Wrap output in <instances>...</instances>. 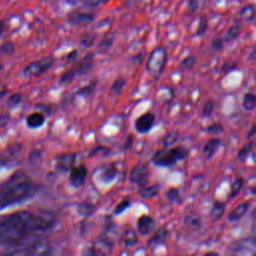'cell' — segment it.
I'll use <instances>...</instances> for the list:
<instances>
[{"label": "cell", "mask_w": 256, "mask_h": 256, "mask_svg": "<svg viewBox=\"0 0 256 256\" xmlns=\"http://www.w3.org/2000/svg\"><path fill=\"white\" fill-rule=\"evenodd\" d=\"M1 256H8L7 254H4V255H1Z\"/></svg>", "instance_id": "43"}, {"label": "cell", "mask_w": 256, "mask_h": 256, "mask_svg": "<svg viewBox=\"0 0 256 256\" xmlns=\"http://www.w3.org/2000/svg\"><path fill=\"white\" fill-rule=\"evenodd\" d=\"M243 107L246 110H253L256 107V95L246 93L243 97Z\"/></svg>", "instance_id": "20"}, {"label": "cell", "mask_w": 256, "mask_h": 256, "mask_svg": "<svg viewBox=\"0 0 256 256\" xmlns=\"http://www.w3.org/2000/svg\"><path fill=\"white\" fill-rule=\"evenodd\" d=\"M195 61H196L195 57H193V56H188V57H186V58L182 61V65L185 66V67H187V68H192V67L194 66Z\"/></svg>", "instance_id": "32"}, {"label": "cell", "mask_w": 256, "mask_h": 256, "mask_svg": "<svg viewBox=\"0 0 256 256\" xmlns=\"http://www.w3.org/2000/svg\"><path fill=\"white\" fill-rule=\"evenodd\" d=\"M160 190V186L159 185H152V186H148V187H142L139 190V195L142 198H152L155 197Z\"/></svg>", "instance_id": "16"}, {"label": "cell", "mask_w": 256, "mask_h": 256, "mask_svg": "<svg viewBox=\"0 0 256 256\" xmlns=\"http://www.w3.org/2000/svg\"><path fill=\"white\" fill-rule=\"evenodd\" d=\"M149 176V168L146 164H137L130 173V181L138 185H143Z\"/></svg>", "instance_id": "9"}, {"label": "cell", "mask_w": 256, "mask_h": 256, "mask_svg": "<svg viewBox=\"0 0 256 256\" xmlns=\"http://www.w3.org/2000/svg\"><path fill=\"white\" fill-rule=\"evenodd\" d=\"M234 256H256V238L254 236L238 241L233 250Z\"/></svg>", "instance_id": "6"}, {"label": "cell", "mask_w": 256, "mask_h": 256, "mask_svg": "<svg viewBox=\"0 0 256 256\" xmlns=\"http://www.w3.org/2000/svg\"><path fill=\"white\" fill-rule=\"evenodd\" d=\"M130 200L129 199H123L122 201H120L118 204H117V206L115 207V209H114V213L116 214V215H118V214H121L122 212H124L125 210H127L128 208L130 207Z\"/></svg>", "instance_id": "27"}, {"label": "cell", "mask_w": 256, "mask_h": 256, "mask_svg": "<svg viewBox=\"0 0 256 256\" xmlns=\"http://www.w3.org/2000/svg\"><path fill=\"white\" fill-rule=\"evenodd\" d=\"M37 191V184L26 173L15 172L0 187V211L32 198Z\"/></svg>", "instance_id": "2"}, {"label": "cell", "mask_w": 256, "mask_h": 256, "mask_svg": "<svg viewBox=\"0 0 256 256\" xmlns=\"http://www.w3.org/2000/svg\"><path fill=\"white\" fill-rule=\"evenodd\" d=\"M204 256H220L217 252H208Z\"/></svg>", "instance_id": "41"}, {"label": "cell", "mask_w": 256, "mask_h": 256, "mask_svg": "<svg viewBox=\"0 0 256 256\" xmlns=\"http://www.w3.org/2000/svg\"><path fill=\"white\" fill-rule=\"evenodd\" d=\"M206 29H207V19L205 17H202L200 19V21H199V25L197 27L195 35H202V34H204V32L206 31Z\"/></svg>", "instance_id": "28"}, {"label": "cell", "mask_w": 256, "mask_h": 256, "mask_svg": "<svg viewBox=\"0 0 256 256\" xmlns=\"http://www.w3.org/2000/svg\"><path fill=\"white\" fill-rule=\"evenodd\" d=\"M249 59L250 60H256V47H254L253 50L251 51V53L249 55Z\"/></svg>", "instance_id": "38"}, {"label": "cell", "mask_w": 256, "mask_h": 256, "mask_svg": "<svg viewBox=\"0 0 256 256\" xmlns=\"http://www.w3.org/2000/svg\"><path fill=\"white\" fill-rule=\"evenodd\" d=\"M220 145H221V140L219 138H212V139L208 140L203 148V153H204L205 157L207 159L211 158L216 153V151L218 150Z\"/></svg>", "instance_id": "15"}, {"label": "cell", "mask_w": 256, "mask_h": 256, "mask_svg": "<svg viewBox=\"0 0 256 256\" xmlns=\"http://www.w3.org/2000/svg\"><path fill=\"white\" fill-rule=\"evenodd\" d=\"M166 236H167V230H166L165 228H163V227L160 228V229H158V230L154 233L153 237H152L151 240H150V243H152V244L161 243L162 241L165 240Z\"/></svg>", "instance_id": "21"}, {"label": "cell", "mask_w": 256, "mask_h": 256, "mask_svg": "<svg viewBox=\"0 0 256 256\" xmlns=\"http://www.w3.org/2000/svg\"><path fill=\"white\" fill-rule=\"evenodd\" d=\"M155 222L149 215H142L137 221V229L141 235H148L154 228Z\"/></svg>", "instance_id": "10"}, {"label": "cell", "mask_w": 256, "mask_h": 256, "mask_svg": "<svg viewBox=\"0 0 256 256\" xmlns=\"http://www.w3.org/2000/svg\"><path fill=\"white\" fill-rule=\"evenodd\" d=\"M222 130V126L220 124H213L208 128V131L211 133H220Z\"/></svg>", "instance_id": "36"}, {"label": "cell", "mask_w": 256, "mask_h": 256, "mask_svg": "<svg viewBox=\"0 0 256 256\" xmlns=\"http://www.w3.org/2000/svg\"><path fill=\"white\" fill-rule=\"evenodd\" d=\"M124 83H125V82H124L122 79L116 80V81L113 83V85H112V91H114L115 93H120L121 90H122V88H123V86H124Z\"/></svg>", "instance_id": "33"}, {"label": "cell", "mask_w": 256, "mask_h": 256, "mask_svg": "<svg viewBox=\"0 0 256 256\" xmlns=\"http://www.w3.org/2000/svg\"><path fill=\"white\" fill-rule=\"evenodd\" d=\"M256 134V124H254L252 127H251V129H250V131H249V133H248V137L250 138V137H252L253 135H255Z\"/></svg>", "instance_id": "37"}, {"label": "cell", "mask_w": 256, "mask_h": 256, "mask_svg": "<svg viewBox=\"0 0 256 256\" xmlns=\"http://www.w3.org/2000/svg\"><path fill=\"white\" fill-rule=\"evenodd\" d=\"M188 156V150L184 147H173V148H162L154 153L152 156V161L157 166H172L180 160L185 159Z\"/></svg>", "instance_id": "3"}, {"label": "cell", "mask_w": 256, "mask_h": 256, "mask_svg": "<svg viewBox=\"0 0 256 256\" xmlns=\"http://www.w3.org/2000/svg\"><path fill=\"white\" fill-rule=\"evenodd\" d=\"M93 211V207L89 204H82V205H79L78 207V213L83 215V216H88L90 215Z\"/></svg>", "instance_id": "29"}, {"label": "cell", "mask_w": 256, "mask_h": 256, "mask_svg": "<svg viewBox=\"0 0 256 256\" xmlns=\"http://www.w3.org/2000/svg\"><path fill=\"white\" fill-rule=\"evenodd\" d=\"M252 193H253V194H256V186L252 189Z\"/></svg>", "instance_id": "42"}, {"label": "cell", "mask_w": 256, "mask_h": 256, "mask_svg": "<svg viewBox=\"0 0 256 256\" xmlns=\"http://www.w3.org/2000/svg\"><path fill=\"white\" fill-rule=\"evenodd\" d=\"M167 199L171 202H176V203H181L182 202V198H181V194L180 191L176 188H171L168 192H167Z\"/></svg>", "instance_id": "23"}, {"label": "cell", "mask_w": 256, "mask_h": 256, "mask_svg": "<svg viewBox=\"0 0 256 256\" xmlns=\"http://www.w3.org/2000/svg\"><path fill=\"white\" fill-rule=\"evenodd\" d=\"M109 0H69L72 4H80L85 7H97L106 3Z\"/></svg>", "instance_id": "17"}, {"label": "cell", "mask_w": 256, "mask_h": 256, "mask_svg": "<svg viewBox=\"0 0 256 256\" xmlns=\"http://www.w3.org/2000/svg\"><path fill=\"white\" fill-rule=\"evenodd\" d=\"M178 139V132H175V131H172L170 133H168L164 139H163V144H164V147H170L172 146Z\"/></svg>", "instance_id": "25"}, {"label": "cell", "mask_w": 256, "mask_h": 256, "mask_svg": "<svg viewBox=\"0 0 256 256\" xmlns=\"http://www.w3.org/2000/svg\"><path fill=\"white\" fill-rule=\"evenodd\" d=\"M242 186H243V180H242L241 178L236 179V180L233 182V184H232L229 197H231V198H232V197H235V196L239 193V192H240Z\"/></svg>", "instance_id": "26"}, {"label": "cell", "mask_w": 256, "mask_h": 256, "mask_svg": "<svg viewBox=\"0 0 256 256\" xmlns=\"http://www.w3.org/2000/svg\"><path fill=\"white\" fill-rule=\"evenodd\" d=\"M94 19V14L90 12H73L68 15V21L72 24H85Z\"/></svg>", "instance_id": "13"}, {"label": "cell", "mask_w": 256, "mask_h": 256, "mask_svg": "<svg viewBox=\"0 0 256 256\" xmlns=\"http://www.w3.org/2000/svg\"><path fill=\"white\" fill-rule=\"evenodd\" d=\"M155 122V116L153 113H144L139 116L135 121V129L138 133L144 134L152 129Z\"/></svg>", "instance_id": "8"}, {"label": "cell", "mask_w": 256, "mask_h": 256, "mask_svg": "<svg viewBox=\"0 0 256 256\" xmlns=\"http://www.w3.org/2000/svg\"><path fill=\"white\" fill-rule=\"evenodd\" d=\"M56 218L51 212L21 210L0 216V244L23 245L34 233L54 226Z\"/></svg>", "instance_id": "1"}, {"label": "cell", "mask_w": 256, "mask_h": 256, "mask_svg": "<svg viewBox=\"0 0 256 256\" xmlns=\"http://www.w3.org/2000/svg\"><path fill=\"white\" fill-rule=\"evenodd\" d=\"M75 162V154L67 153L57 157V166L61 170H68L73 167Z\"/></svg>", "instance_id": "12"}, {"label": "cell", "mask_w": 256, "mask_h": 256, "mask_svg": "<svg viewBox=\"0 0 256 256\" xmlns=\"http://www.w3.org/2000/svg\"><path fill=\"white\" fill-rule=\"evenodd\" d=\"M249 207H250V204L248 202H244V203L238 204L229 213L228 220L229 221H237V220H239L241 217H243L245 215V213L247 212Z\"/></svg>", "instance_id": "14"}, {"label": "cell", "mask_w": 256, "mask_h": 256, "mask_svg": "<svg viewBox=\"0 0 256 256\" xmlns=\"http://www.w3.org/2000/svg\"><path fill=\"white\" fill-rule=\"evenodd\" d=\"M225 209H226V206L225 204H224L223 202H220V201H216L214 204H213V207H212V210H211V215H212V218L217 221L219 220L224 212H225Z\"/></svg>", "instance_id": "19"}, {"label": "cell", "mask_w": 256, "mask_h": 256, "mask_svg": "<svg viewBox=\"0 0 256 256\" xmlns=\"http://www.w3.org/2000/svg\"><path fill=\"white\" fill-rule=\"evenodd\" d=\"M166 60H167V55L165 49H163L162 47H158L151 53L147 68L152 73L160 74L165 66Z\"/></svg>", "instance_id": "5"}, {"label": "cell", "mask_w": 256, "mask_h": 256, "mask_svg": "<svg viewBox=\"0 0 256 256\" xmlns=\"http://www.w3.org/2000/svg\"><path fill=\"white\" fill-rule=\"evenodd\" d=\"M251 148H252V144H251V143L245 144V145L240 149V151L238 152V157H239L240 159H244L246 156H248V153L251 151Z\"/></svg>", "instance_id": "31"}, {"label": "cell", "mask_w": 256, "mask_h": 256, "mask_svg": "<svg viewBox=\"0 0 256 256\" xmlns=\"http://www.w3.org/2000/svg\"><path fill=\"white\" fill-rule=\"evenodd\" d=\"M188 2H189V5H190V7L193 8V10H195V9H196V6H195L196 0H188ZM192 8H191V9H192Z\"/></svg>", "instance_id": "39"}, {"label": "cell", "mask_w": 256, "mask_h": 256, "mask_svg": "<svg viewBox=\"0 0 256 256\" xmlns=\"http://www.w3.org/2000/svg\"><path fill=\"white\" fill-rule=\"evenodd\" d=\"M213 109H214V103L212 101H207L204 104V107H203V110H202V114L205 117H208L213 112Z\"/></svg>", "instance_id": "30"}, {"label": "cell", "mask_w": 256, "mask_h": 256, "mask_svg": "<svg viewBox=\"0 0 256 256\" xmlns=\"http://www.w3.org/2000/svg\"><path fill=\"white\" fill-rule=\"evenodd\" d=\"M254 16H255V10L252 5L245 6L240 12V18L244 20H251L254 18Z\"/></svg>", "instance_id": "24"}, {"label": "cell", "mask_w": 256, "mask_h": 256, "mask_svg": "<svg viewBox=\"0 0 256 256\" xmlns=\"http://www.w3.org/2000/svg\"><path fill=\"white\" fill-rule=\"evenodd\" d=\"M45 123V116L41 112H33L27 116L26 124L31 129H37Z\"/></svg>", "instance_id": "11"}, {"label": "cell", "mask_w": 256, "mask_h": 256, "mask_svg": "<svg viewBox=\"0 0 256 256\" xmlns=\"http://www.w3.org/2000/svg\"><path fill=\"white\" fill-rule=\"evenodd\" d=\"M241 29H242L241 24H238V23H237V24L232 25V26L227 30L226 34H225V37H224L223 40L226 41V42H230V41L234 40V39L237 38L238 35L240 34Z\"/></svg>", "instance_id": "18"}, {"label": "cell", "mask_w": 256, "mask_h": 256, "mask_svg": "<svg viewBox=\"0 0 256 256\" xmlns=\"http://www.w3.org/2000/svg\"><path fill=\"white\" fill-rule=\"evenodd\" d=\"M87 177V168L84 165L73 166L69 173V182L74 188H80L85 183Z\"/></svg>", "instance_id": "7"}, {"label": "cell", "mask_w": 256, "mask_h": 256, "mask_svg": "<svg viewBox=\"0 0 256 256\" xmlns=\"http://www.w3.org/2000/svg\"><path fill=\"white\" fill-rule=\"evenodd\" d=\"M223 45H224V40L223 39H221V38H215V39H213V41H212V47H213V49H215V50H222V48H223Z\"/></svg>", "instance_id": "34"}, {"label": "cell", "mask_w": 256, "mask_h": 256, "mask_svg": "<svg viewBox=\"0 0 256 256\" xmlns=\"http://www.w3.org/2000/svg\"><path fill=\"white\" fill-rule=\"evenodd\" d=\"M53 63H54V59L52 57H46L37 61H33L29 63L24 68L23 74L27 77L40 76L53 65Z\"/></svg>", "instance_id": "4"}, {"label": "cell", "mask_w": 256, "mask_h": 256, "mask_svg": "<svg viewBox=\"0 0 256 256\" xmlns=\"http://www.w3.org/2000/svg\"><path fill=\"white\" fill-rule=\"evenodd\" d=\"M252 232H253V236L256 238V218L253 222V226H252Z\"/></svg>", "instance_id": "40"}, {"label": "cell", "mask_w": 256, "mask_h": 256, "mask_svg": "<svg viewBox=\"0 0 256 256\" xmlns=\"http://www.w3.org/2000/svg\"><path fill=\"white\" fill-rule=\"evenodd\" d=\"M20 100H21V97H20V96H19L18 94H15V95L12 96V97L9 98L8 103H9L10 106H15L16 104H18V103L20 102Z\"/></svg>", "instance_id": "35"}, {"label": "cell", "mask_w": 256, "mask_h": 256, "mask_svg": "<svg viewBox=\"0 0 256 256\" xmlns=\"http://www.w3.org/2000/svg\"><path fill=\"white\" fill-rule=\"evenodd\" d=\"M116 174H117V169H116L114 166L111 165V166H109V167H107V168H105V169L103 170L101 178H102L103 181L108 182V181L113 180V179L115 178Z\"/></svg>", "instance_id": "22"}]
</instances>
